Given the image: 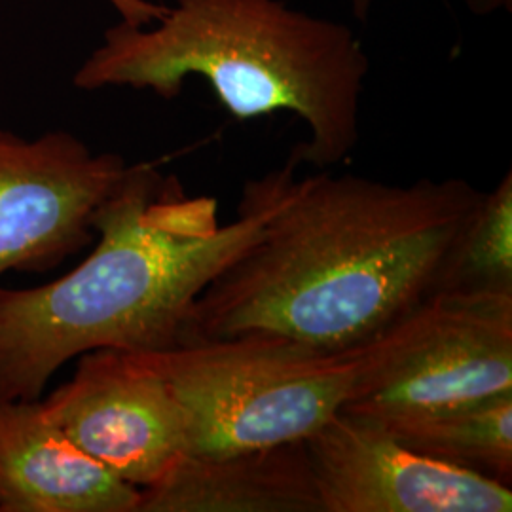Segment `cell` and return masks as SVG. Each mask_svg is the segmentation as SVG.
Wrapping results in <instances>:
<instances>
[{
  "mask_svg": "<svg viewBox=\"0 0 512 512\" xmlns=\"http://www.w3.org/2000/svg\"><path fill=\"white\" fill-rule=\"evenodd\" d=\"M279 167L262 236L196 300L183 342L264 332L321 349L363 346L435 293L482 192L463 179L387 184Z\"/></svg>",
  "mask_w": 512,
  "mask_h": 512,
  "instance_id": "1",
  "label": "cell"
},
{
  "mask_svg": "<svg viewBox=\"0 0 512 512\" xmlns=\"http://www.w3.org/2000/svg\"><path fill=\"white\" fill-rule=\"evenodd\" d=\"M137 512H323L306 440L224 456L184 454Z\"/></svg>",
  "mask_w": 512,
  "mask_h": 512,
  "instance_id": "10",
  "label": "cell"
},
{
  "mask_svg": "<svg viewBox=\"0 0 512 512\" xmlns=\"http://www.w3.org/2000/svg\"><path fill=\"white\" fill-rule=\"evenodd\" d=\"M512 393V293H433L363 344L344 414L385 420Z\"/></svg>",
  "mask_w": 512,
  "mask_h": 512,
  "instance_id": "5",
  "label": "cell"
},
{
  "mask_svg": "<svg viewBox=\"0 0 512 512\" xmlns=\"http://www.w3.org/2000/svg\"><path fill=\"white\" fill-rule=\"evenodd\" d=\"M109 2L122 16V21H126L129 25H139V27H147L150 23L158 21L167 10L164 4H154L148 0H109Z\"/></svg>",
  "mask_w": 512,
  "mask_h": 512,
  "instance_id": "13",
  "label": "cell"
},
{
  "mask_svg": "<svg viewBox=\"0 0 512 512\" xmlns=\"http://www.w3.org/2000/svg\"><path fill=\"white\" fill-rule=\"evenodd\" d=\"M376 0H349L351 10L357 19H366ZM476 14H488L499 8H511V0H465Z\"/></svg>",
  "mask_w": 512,
  "mask_h": 512,
  "instance_id": "14",
  "label": "cell"
},
{
  "mask_svg": "<svg viewBox=\"0 0 512 512\" xmlns=\"http://www.w3.org/2000/svg\"><path fill=\"white\" fill-rule=\"evenodd\" d=\"M133 355L179 404L188 456L308 439L344 410L363 365V346L313 348L264 332Z\"/></svg>",
  "mask_w": 512,
  "mask_h": 512,
  "instance_id": "4",
  "label": "cell"
},
{
  "mask_svg": "<svg viewBox=\"0 0 512 512\" xmlns=\"http://www.w3.org/2000/svg\"><path fill=\"white\" fill-rule=\"evenodd\" d=\"M128 171L71 133L27 141L0 131V277L44 272L92 241L93 217Z\"/></svg>",
  "mask_w": 512,
  "mask_h": 512,
  "instance_id": "6",
  "label": "cell"
},
{
  "mask_svg": "<svg viewBox=\"0 0 512 512\" xmlns=\"http://www.w3.org/2000/svg\"><path fill=\"white\" fill-rule=\"evenodd\" d=\"M372 421L414 452L511 486L512 393Z\"/></svg>",
  "mask_w": 512,
  "mask_h": 512,
  "instance_id": "11",
  "label": "cell"
},
{
  "mask_svg": "<svg viewBox=\"0 0 512 512\" xmlns=\"http://www.w3.org/2000/svg\"><path fill=\"white\" fill-rule=\"evenodd\" d=\"M154 29L126 21L74 74L86 92L129 86L173 99L203 78L236 120L293 112L310 141L298 164H340L359 143L361 95L370 61L346 23L317 18L281 0H177Z\"/></svg>",
  "mask_w": 512,
  "mask_h": 512,
  "instance_id": "3",
  "label": "cell"
},
{
  "mask_svg": "<svg viewBox=\"0 0 512 512\" xmlns=\"http://www.w3.org/2000/svg\"><path fill=\"white\" fill-rule=\"evenodd\" d=\"M67 384L40 399L55 427L112 475L143 490L186 452L183 412L137 355L95 349Z\"/></svg>",
  "mask_w": 512,
  "mask_h": 512,
  "instance_id": "7",
  "label": "cell"
},
{
  "mask_svg": "<svg viewBox=\"0 0 512 512\" xmlns=\"http://www.w3.org/2000/svg\"><path fill=\"white\" fill-rule=\"evenodd\" d=\"M435 293H512V173L480 202L444 258Z\"/></svg>",
  "mask_w": 512,
  "mask_h": 512,
  "instance_id": "12",
  "label": "cell"
},
{
  "mask_svg": "<svg viewBox=\"0 0 512 512\" xmlns=\"http://www.w3.org/2000/svg\"><path fill=\"white\" fill-rule=\"evenodd\" d=\"M141 490L67 439L38 401H0V512H137Z\"/></svg>",
  "mask_w": 512,
  "mask_h": 512,
  "instance_id": "9",
  "label": "cell"
},
{
  "mask_svg": "<svg viewBox=\"0 0 512 512\" xmlns=\"http://www.w3.org/2000/svg\"><path fill=\"white\" fill-rule=\"evenodd\" d=\"M323 512H511L490 476L423 456L378 421L336 414L306 439Z\"/></svg>",
  "mask_w": 512,
  "mask_h": 512,
  "instance_id": "8",
  "label": "cell"
},
{
  "mask_svg": "<svg viewBox=\"0 0 512 512\" xmlns=\"http://www.w3.org/2000/svg\"><path fill=\"white\" fill-rule=\"evenodd\" d=\"M279 167L243 184L238 217L190 196L152 164L126 175L93 217L97 245L69 274L0 289V401H38L55 372L95 349L145 353L183 338L196 300L262 236Z\"/></svg>",
  "mask_w": 512,
  "mask_h": 512,
  "instance_id": "2",
  "label": "cell"
}]
</instances>
